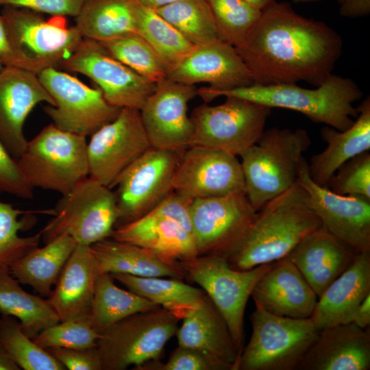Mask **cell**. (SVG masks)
Segmentation results:
<instances>
[{
    "label": "cell",
    "instance_id": "cell-55",
    "mask_svg": "<svg viewBox=\"0 0 370 370\" xmlns=\"http://www.w3.org/2000/svg\"><path fill=\"white\" fill-rule=\"evenodd\" d=\"M294 3H309L314 2L319 0H292ZM341 3L343 0H338Z\"/></svg>",
    "mask_w": 370,
    "mask_h": 370
},
{
    "label": "cell",
    "instance_id": "cell-33",
    "mask_svg": "<svg viewBox=\"0 0 370 370\" xmlns=\"http://www.w3.org/2000/svg\"><path fill=\"white\" fill-rule=\"evenodd\" d=\"M0 313L19 320L32 339L60 321L47 299L26 292L8 267H0Z\"/></svg>",
    "mask_w": 370,
    "mask_h": 370
},
{
    "label": "cell",
    "instance_id": "cell-37",
    "mask_svg": "<svg viewBox=\"0 0 370 370\" xmlns=\"http://www.w3.org/2000/svg\"><path fill=\"white\" fill-rule=\"evenodd\" d=\"M153 11L197 47L221 40L206 0H181Z\"/></svg>",
    "mask_w": 370,
    "mask_h": 370
},
{
    "label": "cell",
    "instance_id": "cell-2",
    "mask_svg": "<svg viewBox=\"0 0 370 370\" xmlns=\"http://www.w3.org/2000/svg\"><path fill=\"white\" fill-rule=\"evenodd\" d=\"M321 227L305 190L296 183L257 211L241 242L226 260L232 268L241 271L274 262Z\"/></svg>",
    "mask_w": 370,
    "mask_h": 370
},
{
    "label": "cell",
    "instance_id": "cell-7",
    "mask_svg": "<svg viewBox=\"0 0 370 370\" xmlns=\"http://www.w3.org/2000/svg\"><path fill=\"white\" fill-rule=\"evenodd\" d=\"M250 321L251 335L236 370L297 369L320 331L310 317L278 316L257 306Z\"/></svg>",
    "mask_w": 370,
    "mask_h": 370
},
{
    "label": "cell",
    "instance_id": "cell-22",
    "mask_svg": "<svg viewBox=\"0 0 370 370\" xmlns=\"http://www.w3.org/2000/svg\"><path fill=\"white\" fill-rule=\"evenodd\" d=\"M251 297L256 306L273 314L294 319L310 318L318 299L287 257L272 263L256 284Z\"/></svg>",
    "mask_w": 370,
    "mask_h": 370
},
{
    "label": "cell",
    "instance_id": "cell-45",
    "mask_svg": "<svg viewBox=\"0 0 370 370\" xmlns=\"http://www.w3.org/2000/svg\"><path fill=\"white\" fill-rule=\"evenodd\" d=\"M33 190L23 177L17 160L0 140V195L6 193L29 199L33 197Z\"/></svg>",
    "mask_w": 370,
    "mask_h": 370
},
{
    "label": "cell",
    "instance_id": "cell-23",
    "mask_svg": "<svg viewBox=\"0 0 370 370\" xmlns=\"http://www.w3.org/2000/svg\"><path fill=\"white\" fill-rule=\"evenodd\" d=\"M370 333L353 323L321 330L299 370H369Z\"/></svg>",
    "mask_w": 370,
    "mask_h": 370
},
{
    "label": "cell",
    "instance_id": "cell-26",
    "mask_svg": "<svg viewBox=\"0 0 370 370\" xmlns=\"http://www.w3.org/2000/svg\"><path fill=\"white\" fill-rule=\"evenodd\" d=\"M358 254L321 227L304 238L286 257L319 297Z\"/></svg>",
    "mask_w": 370,
    "mask_h": 370
},
{
    "label": "cell",
    "instance_id": "cell-42",
    "mask_svg": "<svg viewBox=\"0 0 370 370\" xmlns=\"http://www.w3.org/2000/svg\"><path fill=\"white\" fill-rule=\"evenodd\" d=\"M100 336L89 317L60 321L41 331L33 340L45 349H86L97 347Z\"/></svg>",
    "mask_w": 370,
    "mask_h": 370
},
{
    "label": "cell",
    "instance_id": "cell-1",
    "mask_svg": "<svg viewBox=\"0 0 370 370\" xmlns=\"http://www.w3.org/2000/svg\"><path fill=\"white\" fill-rule=\"evenodd\" d=\"M341 36L325 23L297 14L288 2L276 1L236 48L253 83L305 82L320 86L332 74L342 52Z\"/></svg>",
    "mask_w": 370,
    "mask_h": 370
},
{
    "label": "cell",
    "instance_id": "cell-9",
    "mask_svg": "<svg viewBox=\"0 0 370 370\" xmlns=\"http://www.w3.org/2000/svg\"><path fill=\"white\" fill-rule=\"evenodd\" d=\"M180 319L156 308L130 315L101 334L97 347L102 370H125L157 360L166 343L176 334Z\"/></svg>",
    "mask_w": 370,
    "mask_h": 370
},
{
    "label": "cell",
    "instance_id": "cell-52",
    "mask_svg": "<svg viewBox=\"0 0 370 370\" xmlns=\"http://www.w3.org/2000/svg\"><path fill=\"white\" fill-rule=\"evenodd\" d=\"M20 367L10 356L0 343V370H20Z\"/></svg>",
    "mask_w": 370,
    "mask_h": 370
},
{
    "label": "cell",
    "instance_id": "cell-15",
    "mask_svg": "<svg viewBox=\"0 0 370 370\" xmlns=\"http://www.w3.org/2000/svg\"><path fill=\"white\" fill-rule=\"evenodd\" d=\"M256 213L243 194L193 200L190 219L198 256L227 259L241 242Z\"/></svg>",
    "mask_w": 370,
    "mask_h": 370
},
{
    "label": "cell",
    "instance_id": "cell-25",
    "mask_svg": "<svg viewBox=\"0 0 370 370\" xmlns=\"http://www.w3.org/2000/svg\"><path fill=\"white\" fill-rule=\"evenodd\" d=\"M99 274L91 247L77 244L47 299L60 321L90 317Z\"/></svg>",
    "mask_w": 370,
    "mask_h": 370
},
{
    "label": "cell",
    "instance_id": "cell-49",
    "mask_svg": "<svg viewBox=\"0 0 370 370\" xmlns=\"http://www.w3.org/2000/svg\"><path fill=\"white\" fill-rule=\"evenodd\" d=\"M0 61L3 66L17 67L16 59L10 40L3 17L0 14Z\"/></svg>",
    "mask_w": 370,
    "mask_h": 370
},
{
    "label": "cell",
    "instance_id": "cell-53",
    "mask_svg": "<svg viewBox=\"0 0 370 370\" xmlns=\"http://www.w3.org/2000/svg\"><path fill=\"white\" fill-rule=\"evenodd\" d=\"M144 7L155 10L181 0H137Z\"/></svg>",
    "mask_w": 370,
    "mask_h": 370
},
{
    "label": "cell",
    "instance_id": "cell-5",
    "mask_svg": "<svg viewBox=\"0 0 370 370\" xmlns=\"http://www.w3.org/2000/svg\"><path fill=\"white\" fill-rule=\"evenodd\" d=\"M17 163L33 189L66 194L88 177L86 136L62 130L51 123L27 141Z\"/></svg>",
    "mask_w": 370,
    "mask_h": 370
},
{
    "label": "cell",
    "instance_id": "cell-13",
    "mask_svg": "<svg viewBox=\"0 0 370 370\" xmlns=\"http://www.w3.org/2000/svg\"><path fill=\"white\" fill-rule=\"evenodd\" d=\"M181 154L150 147L121 174L115 184V227L147 214L173 190L172 180Z\"/></svg>",
    "mask_w": 370,
    "mask_h": 370
},
{
    "label": "cell",
    "instance_id": "cell-50",
    "mask_svg": "<svg viewBox=\"0 0 370 370\" xmlns=\"http://www.w3.org/2000/svg\"><path fill=\"white\" fill-rule=\"evenodd\" d=\"M340 14L347 17L367 16L370 12V0H343Z\"/></svg>",
    "mask_w": 370,
    "mask_h": 370
},
{
    "label": "cell",
    "instance_id": "cell-29",
    "mask_svg": "<svg viewBox=\"0 0 370 370\" xmlns=\"http://www.w3.org/2000/svg\"><path fill=\"white\" fill-rule=\"evenodd\" d=\"M358 116L352 125L339 131L325 125L321 130L327 147L312 156L308 163L309 175L319 186L327 184L336 170L346 161L370 149V98L358 107Z\"/></svg>",
    "mask_w": 370,
    "mask_h": 370
},
{
    "label": "cell",
    "instance_id": "cell-14",
    "mask_svg": "<svg viewBox=\"0 0 370 370\" xmlns=\"http://www.w3.org/2000/svg\"><path fill=\"white\" fill-rule=\"evenodd\" d=\"M150 147L140 110L121 108L87 143L88 177L112 188L121 174Z\"/></svg>",
    "mask_w": 370,
    "mask_h": 370
},
{
    "label": "cell",
    "instance_id": "cell-39",
    "mask_svg": "<svg viewBox=\"0 0 370 370\" xmlns=\"http://www.w3.org/2000/svg\"><path fill=\"white\" fill-rule=\"evenodd\" d=\"M0 343L16 365L24 370H65L46 349L38 345L22 330L14 317H0Z\"/></svg>",
    "mask_w": 370,
    "mask_h": 370
},
{
    "label": "cell",
    "instance_id": "cell-34",
    "mask_svg": "<svg viewBox=\"0 0 370 370\" xmlns=\"http://www.w3.org/2000/svg\"><path fill=\"white\" fill-rule=\"evenodd\" d=\"M160 307L153 301L118 287L110 273L97 277L90 320L100 334L130 315Z\"/></svg>",
    "mask_w": 370,
    "mask_h": 370
},
{
    "label": "cell",
    "instance_id": "cell-27",
    "mask_svg": "<svg viewBox=\"0 0 370 370\" xmlns=\"http://www.w3.org/2000/svg\"><path fill=\"white\" fill-rule=\"evenodd\" d=\"M370 293V251L353 262L318 297L310 317L319 330L351 322L359 304Z\"/></svg>",
    "mask_w": 370,
    "mask_h": 370
},
{
    "label": "cell",
    "instance_id": "cell-40",
    "mask_svg": "<svg viewBox=\"0 0 370 370\" xmlns=\"http://www.w3.org/2000/svg\"><path fill=\"white\" fill-rule=\"evenodd\" d=\"M32 211L22 210L0 201V267H8L24 255L38 247L40 233L27 237L19 232L31 227L35 223L23 214Z\"/></svg>",
    "mask_w": 370,
    "mask_h": 370
},
{
    "label": "cell",
    "instance_id": "cell-32",
    "mask_svg": "<svg viewBox=\"0 0 370 370\" xmlns=\"http://www.w3.org/2000/svg\"><path fill=\"white\" fill-rule=\"evenodd\" d=\"M136 0H83L75 26L83 38L103 42L136 32Z\"/></svg>",
    "mask_w": 370,
    "mask_h": 370
},
{
    "label": "cell",
    "instance_id": "cell-4",
    "mask_svg": "<svg viewBox=\"0 0 370 370\" xmlns=\"http://www.w3.org/2000/svg\"><path fill=\"white\" fill-rule=\"evenodd\" d=\"M311 143L304 129L272 127L241 154L245 195L256 211L296 184Z\"/></svg>",
    "mask_w": 370,
    "mask_h": 370
},
{
    "label": "cell",
    "instance_id": "cell-11",
    "mask_svg": "<svg viewBox=\"0 0 370 370\" xmlns=\"http://www.w3.org/2000/svg\"><path fill=\"white\" fill-rule=\"evenodd\" d=\"M219 105L204 103L190 116L193 145L225 151L240 156L256 144L264 131L270 108L236 97H225Z\"/></svg>",
    "mask_w": 370,
    "mask_h": 370
},
{
    "label": "cell",
    "instance_id": "cell-35",
    "mask_svg": "<svg viewBox=\"0 0 370 370\" xmlns=\"http://www.w3.org/2000/svg\"><path fill=\"white\" fill-rule=\"evenodd\" d=\"M111 275L128 290L168 310L180 320L206 294L202 289L175 278L139 277L124 273Z\"/></svg>",
    "mask_w": 370,
    "mask_h": 370
},
{
    "label": "cell",
    "instance_id": "cell-43",
    "mask_svg": "<svg viewBox=\"0 0 370 370\" xmlns=\"http://www.w3.org/2000/svg\"><path fill=\"white\" fill-rule=\"evenodd\" d=\"M327 188L341 195L370 199V153L364 151L343 163L330 179Z\"/></svg>",
    "mask_w": 370,
    "mask_h": 370
},
{
    "label": "cell",
    "instance_id": "cell-46",
    "mask_svg": "<svg viewBox=\"0 0 370 370\" xmlns=\"http://www.w3.org/2000/svg\"><path fill=\"white\" fill-rule=\"evenodd\" d=\"M66 369L102 370V364L97 347L86 349L49 348L46 349Z\"/></svg>",
    "mask_w": 370,
    "mask_h": 370
},
{
    "label": "cell",
    "instance_id": "cell-6",
    "mask_svg": "<svg viewBox=\"0 0 370 370\" xmlns=\"http://www.w3.org/2000/svg\"><path fill=\"white\" fill-rule=\"evenodd\" d=\"M1 15L17 67L36 75L47 69L60 68L84 39L64 16L46 19L38 12L10 5L3 6Z\"/></svg>",
    "mask_w": 370,
    "mask_h": 370
},
{
    "label": "cell",
    "instance_id": "cell-3",
    "mask_svg": "<svg viewBox=\"0 0 370 370\" xmlns=\"http://www.w3.org/2000/svg\"><path fill=\"white\" fill-rule=\"evenodd\" d=\"M197 95L205 103L221 96L236 97L270 108L292 110L314 123L344 131L352 125L353 118L358 116L353 103L362 97V92L352 79L332 74L316 88H305L297 84H252L228 90L213 91L201 86L197 88Z\"/></svg>",
    "mask_w": 370,
    "mask_h": 370
},
{
    "label": "cell",
    "instance_id": "cell-41",
    "mask_svg": "<svg viewBox=\"0 0 370 370\" xmlns=\"http://www.w3.org/2000/svg\"><path fill=\"white\" fill-rule=\"evenodd\" d=\"M213 14L219 39L239 47L258 21L262 11L244 0H206Z\"/></svg>",
    "mask_w": 370,
    "mask_h": 370
},
{
    "label": "cell",
    "instance_id": "cell-38",
    "mask_svg": "<svg viewBox=\"0 0 370 370\" xmlns=\"http://www.w3.org/2000/svg\"><path fill=\"white\" fill-rule=\"evenodd\" d=\"M99 42L116 59L156 84L169 75L167 68L152 47L136 32Z\"/></svg>",
    "mask_w": 370,
    "mask_h": 370
},
{
    "label": "cell",
    "instance_id": "cell-28",
    "mask_svg": "<svg viewBox=\"0 0 370 370\" xmlns=\"http://www.w3.org/2000/svg\"><path fill=\"white\" fill-rule=\"evenodd\" d=\"M182 320L176 332L179 345L202 351L232 365L233 370H236L239 356L228 327L206 294Z\"/></svg>",
    "mask_w": 370,
    "mask_h": 370
},
{
    "label": "cell",
    "instance_id": "cell-44",
    "mask_svg": "<svg viewBox=\"0 0 370 370\" xmlns=\"http://www.w3.org/2000/svg\"><path fill=\"white\" fill-rule=\"evenodd\" d=\"M140 370H233L232 365L197 349L179 345L166 363L153 360Z\"/></svg>",
    "mask_w": 370,
    "mask_h": 370
},
{
    "label": "cell",
    "instance_id": "cell-19",
    "mask_svg": "<svg viewBox=\"0 0 370 370\" xmlns=\"http://www.w3.org/2000/svg\"><path fill=\"white\" fill-rule=\"evenodd\" d=\"M197 95L195 85L169 78L156 84L140 110L151 147L182 153L193 145L194 127L188 104Z\"/></svg>",
    "mask_w": 370,
    "mask_h": 370
},
{
    "label": "cell",
    "instance_id": "cell-16",
    "mask_svg": "<svg viewBox=\"0 0 370 370\" xmlns=\"http://www.w3.org/2000/svg\"><path fill=\"white\" fill-rule=\"evenodd\" d=\"M60 68L89 77L106 100L119 108L140 110L156 84L113 57L99 42L84 38Z\"/></svg>",
    "mask_w": 370,
    "mask_h": 370
},
{
    "label": "cell",
    "instance_id": "cell-54",
    "mask_svg": "<svg viewBox=\"0 0 370 370\" xmlns=\"http://www.w3.org/2000/svg\"><path fill=\"white\" fill-rule=\"evenodd\" d=\"M256 9L262 11L277 1V0H244Z\"/></svg>",
    "mask_w": 370,
    "mask_h": 370
},
{
    "label": "cell",
    "instance_id": "cell-24",
    "mask_svg": "<svg viewBox=\"0 0 370 370\" xmlns=\"http://www.w3.org/2000/svg\"><path fill=\"white\" fill-rule=\"evenodd\" d=\"M110 238L141 247L181 266L198 256L193 234L177 222L152 212L115 227Z\"/></svg>",
    "mask_w": 370,
    "mask_h": 370
},
{
    "label": "cell",
    "instance_id": "cell-20",
    "mask_svg": "<svg viewBox=\"0 0 370 370\" xmlns=\"http://www.w3.org/2000/svg\"><path fill=\"white\" fill-rule=\"evenodd\" d=\"M41 102L55 106L38 75L16 66L0 69V140L14 158L27 146L23 132L26 119Z\"/></svg>",
    "mask_w": 370,
    "mask_h": 370
},
{
    "label": "cell",
    "instance_id": "cell-10",
    "mask_svg": "<svg viewBox=\"0 0 370 370\" xmlns=\"http://www.w3.org/2000/svg\"><path fill=\"white\" fill-rule=\"evenodd\" d=\"M272 263L241 271L232 268L223 257L203 255L182 264L186 278L201 287L225 319L239 357L244 347L243 319L247 301Z\"/></svg>",
    "mask_w": 370,
    "mask_h": 370
},
{
    "label": "cell",
    "instance_id": "cell-21",
    "mask_svg": "<svg viewBox=\"0 0 370 370\" xmlns=\"http://www.w3.org/2000/svg\"><path fill=\"white\" fill-rule=\"evenodd\" d=\"M168 78L188 85L207 83L208 88L213 91L228 90L254 84L236 48L222 40L197 47Z\"/></svg>",
    "mask_w": 370,
    "mask_h": 370
},
{
    "label": "cell",
    "instance_id": "cell-56",
    "mask_svg": "<svg viewBox=\"0 0 370 370\" xmlns=\"http://www.w3.org/2000/svg\"><path fill=\"white\" fill-rule=\"evenodd\" d=\"M3 64H1V61H0V69H1L3 68Z\"/></svg>",
    "mask_w": 370,
    "mask_h": 370
},
{
    "label": "cell",
    "instance_id": "cell-12",
    "mask_svg": "<svg viewBox=\"0 0 370 370\" xmlns=\"http://www.w3.org/2000/svg\"><path fill=\"white\" fill-rule=\"evenodd\" d=\"M38 77L55 102L54 106L47 105L43 110L62 130L91 136L121 110L106 100L98 87L91 88L56 68L47 69Z\"/></svg>",
    "mask_w": 370,
    "mask_h": 370
},
{
    "label": "cell",
    "instance_id": "cell-8",
    "mask_svg": "<svg viewBox=\"0 0 370 370\" xmlns=\"http://www.w3.org/2000/svg\"><path fill=\"white\" fill-rule=\"evenodd\" d=\"M51 215L39 232L45 244L68 235L77 244L91 246L110 237L119 215L116 195L88 177L62 195Z\"/></svg>",
    "mask_w": 370,
    "mask_h": 370
},
{
    "label": "cell",
    "instance_id": "cell-36",
    "mask_svg": "<svg viewBox=\"0 0 370 370\" xmlns=\"http://www.w3.org/2000/svg\"><path fill=\"white\" fill-rule=\"evenodd\" d=\"M136 32L152 47L169 74L197 47L153 10L136 0Z\"/></svg>",
    "mask_w": 370,
    "mask_h": 370
},
{
    "label": "cell",
    "instance_id": "cell-47",
    "mask_svg": "<svg viewBox=\"0 0 370 370\" xmlns=\"http://www.w3.org/2000/svg\"><path fill=\"white\" fill-rule=\"evenodd\" d=\"M83 0H0V5L27 9L51 16L75 17Z\"/></svg>",
    "mask_w": 370,
    "mask_h": 370
},
{
    "label": "cell",
    "instance_id": "cell-18",
    "mask_svg": "<svg viewBox=\"0 0 370 370\" xmlns=\"http://www.w3.org/2000/svg\"><path fill=\"white\" fill-rule=\"evenodd\" d=\"M306 191L308 203L322 227L358 253L370 251V199L341 195L312 180L308 163L301 164L297 182Z\"/></svg>",
    "mask_w": 370,
    "mask_h": 370
},
{
    "label": "cell",
    "instance_id": "cell-17",
    "mask_svg": "<svg viewBox=\"0 0 370 370\" xmlns=\"http://www.w3.org/2000/svg\"><path fill=\"white\" fill-rule=\"evenodd\" d=\"M172 186L174 191L192 200L245 195L242 166L237 156L198 145L182 153Z\"/></svg>",
    "mask_w": 370,
    "mask_h": 370
},
{
    "label": "cell",
    "instance_id": "cell-51",
    "mask_svg": "<svg viewBox=\"0 0 370 370\" xmlns=\"http://www.w3.org/2000/svg\"><path fill=\"white\" fill-rule=\"evenodd\" d=\"M363 329L370 325V293L368 294L355 310L351 322Z\"/></svg>",
    "mask_w": 370,
    "mask_h": 370
},
{
    "label": "cell",
    "instance_id": "cell-30",
    "mask_svg": "<svg viewBox=\"0 0 370 370\" xmlns=\"http://www.w3.org/2000/svg\"><path fill=\"white\" fill-rule=\"evenodd\" d=\"M100 273L139 277L186 278L181 265L169 262L141 247L108 238L91 246Z\"/></svg>",
    "mask_w": 370,
    "mask_h": 370
},
{
    "label": "cell",
    "instance_id": "cell-48",
    "mask_svg": "<svg viewBox=\"0 0 370 370\" xmlns=\"http://www.w3.org/2000/svg\"><path fill=\"white\" fill-rule=\"evenodd\" d=\"M192 201V199L173 190L149 212L171 219L193 234L190 219Z\"/></svg>",
    "mask_w": 370,
    "mask_h": 370
},
{
    "label": "cell",
    "instance_id": "cell-31",
    "mask_svg": "<svg viewBox=\"0 0 370 370\" xmlns=\"http://www.w3.org/2000/svg\"><path fill=\"white\" fill-rule=\"evenodd\" d=\"M77 245L70 236H60L18 259L9 271L20 284L30 286L42 297H49Z\"/></svg>",
    "mask_w": 370,
    "mask_h": 370
}]
</instances>
